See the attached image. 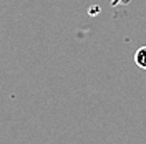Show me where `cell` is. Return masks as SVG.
<instances>
[{"label": "cell", "mask_w": 146, "mask_h": 144, "mask_svg": "<svg viewBox=\"0 0 146 144\" xmlns=\"http://www.w3.org/2000/svg\"><path fill=\"white\" fill-rule=\"evenodd\" d=\"M135 63H136L141 70H146V46L138 48V52L135 53Z\"/></svg>", "instance_id": "1"}]
</instances>
